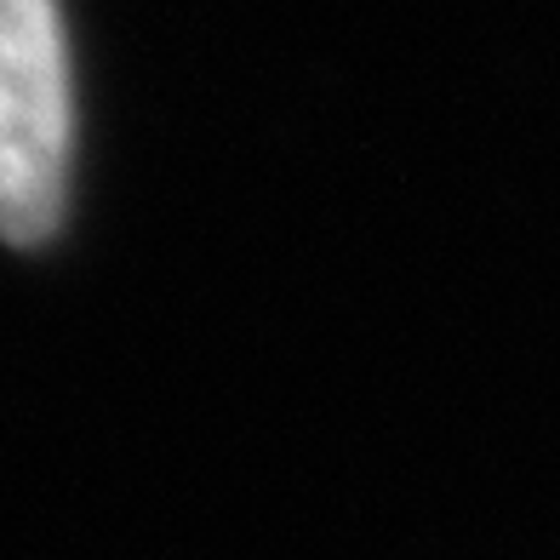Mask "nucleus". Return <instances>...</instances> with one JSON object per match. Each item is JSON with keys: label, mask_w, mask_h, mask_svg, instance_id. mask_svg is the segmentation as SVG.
<instances>
[{"label": "nucleus", "mask_w": 560, "mask_h": 560, "mask_svg": "<svg viewBox=\"0 0 560 560\" xmlns=\"http://www.w3.org/2000/svg\"><path fill=\"white\" fill-rule=\"evenodd\" d=\"M74 86L58 0H0V241L46 246L69 207Z\"/></svg>", "instance_id": "obj_1"}]
</instances>
